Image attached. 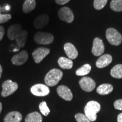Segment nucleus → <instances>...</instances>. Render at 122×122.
<instances>
[{
  "instance_id": "1",
  "label": "nucleus",
  "mask_w": 122,
  "mask_h": 122,
  "mask_svg": "<svg viewBox=\"0 0 122 122\" xmlns=\"http://www.w3.org/2000/svg\"><path fill=\"white\" fill-rule=\"evenodd\" d=\"M63 77V72L61 70L53 68L46 75L44 81L47 86H53L59 83Z\"/></svg>"
},
{
  "instance_id": "2",
  "label": "nucleus",
  "mask_w": 122,
  "mask_h": 122,
  "mask_svg": "<svg viewBox=\"0 0 122 122\" xmlns=\"http://www.w3.org/2000/svg\"><path fill=\"white\" fill-rule=\"evenodd\" d=\"M101 110V105L94 101L88 102L84 108L85 115L91 122L95 121L97 119V113Z\"/></svg>"
},
{
  "instance_id": "3",
  "label": "nucleus",
  "mask_w": 122,
  "mask_h": 122,
  "mask_svg": "<svg viewBox=\"0 0 122 122\" xmlns=\"http://www.w3.org/2000/svg\"><path fill=\"white\" fill-rule=\"evenodd\" d=\"M106 37L107 41L111 45L118 46L122 42V36L115 29L108 28L106 32Z\"/></svg>"
},
{
  "instance_id": "4",
  "label": "nucleus",
  "mask_w": 122,
  "mask_h": 122,
  "mask_svg": "<svg viewBox=\"0 0 122 122\" xmlns=\"http://www.w3.org/2000/svg\"><path fill=\"white\" fill-rule=\"evenodd\" d=\"M54 39V36L50 33L38 32L34 35V41L38 44L48 45L52 43Z\"/></svg>"
},
{
  "instance_id": "5",
  "label": "nucleus",
  "mask_w": 122,
  "mask_h": 122,
  "mask_svg": "<svg viewBox=\"0 0 122 122\" xmlns=\"http://www.w3.org/2000/svg\"><path fill=\"white\" fill-rule=\"evenodd\" d=\"M2 91L1 96L6 97L13 94L18 88V84L11 80H7L4 82L2 85Z\"/></svg>"
},
{
  "instance_id": "6",
  "label": "nucleus",
  "mask_w": 122,
  "mask_h": 122,
  "mask_svg": "<svg viewBox=\"0 0 122 122\" xmlns=\"http://www.w3.org/2000/svg\"><path fill=\"white\" fill-rule=\"evenodd\" d=\"M30 92L36 96L44 97L49 94L50 89L47 85L42 84H37L32 86Z\"/></svg>"
},
{
  "instance_id": "7",
  "label": "nucleus",
  "mask_w": 122,
  "mask_h": 122,
  "mask_svg": "<svg viewBox=\"0 0 122 122\" xmlns=\"http://www.w3.org/2000/svg\"><path fill=\"white\" fill-rule=\"evenodd\" d=\"M59 18L61 20L65 21L68 23H72L74 19V15L72 10L67 7H63L59 10Z\"/></svg>"
},
{
  "instance_id": "8",
  "label": "nucleus",
  "mask_w": 122,
  "mask_h": 122,
  "mask_svg": "<svg viewBox=\"0 0 122 122\" xmlns=\"http://www.w3.org/2000/svg\"><path fill=\"white\" fill-rule=\"evenodd\" d=\"M49 49L46 48H38L36 49L32 53L33 58L36 63H40L44 58L46 57L50 53Z\"/></svg>"
},
{
  "instance_id": "9",
  "label": "nucleus",
  "mask_w": 122,
  "mask_h": 122,
  "mask_svg": "<svg viewBox=\"0 0 122 122\" xmlns=\"http://www.w3.org/2000/svg\"><path fill=\"white\" fill-rule=\"evenodd\" d=\"M81 88L85 92H90L95 88L96 83L92 79L89 77H84L79 81Z\"/></svg>"
},
{
  "instance_id": "10",
  "label": "nucleus",
  "mask_w": 122,
  "mask_h": 122,
  "mask_svg": "<svg viewBox=\"0 0 122 122\" xmlns=\"http://www.w3.org/2000/svg\"><path fill=\"white\" fill-rule=\"evenodd\" d=\"M105 51V46L103 42L100 38L96 37L94 39L92 52L94 56H100L102 55Z\"/></svg>"
},
{
  "instance_id": "11",
  "label": "nucleus",
  "mask_w": 122,
  "mask_h": 122,
  "mask_svg": "<svg viewBox=\"0 0 122 122\" xmlns=\"http://www.w3.org/2000/svg\"><path fill=\"white\" fill-rule=\"evenodd\" d=\"M28 58V52L26 50H22V51L14 55L11 58V62L13 65L21 66L27 62Z\"/></svg>"
},
{
  "instance_id": "12",
  "label": "nucleus",
  "mask_w": 122,
  "mask_h": 122,
  "mask_svg": "<svg viewBox=\"0 0 122 122\" xmlns=\"http://www.w3.org/2000/svg\"><path fill=\"white\" fill-rule=\"evenodd\" d=\"M57 93L63 100L67 101L72 100L73 94L71 90L65 85H60L57 89Z\"/></svg>"
},
{
  "instance_id": "13",
  "label": "nucleus",
  "mask_w": 122,
  "mask_h": 122,
  "mask_svg": "<svg viewBox=\"0 0 122 122\" xmlns=\"http://www.w3.org/2000/svg\"><path fill=\"white\" fill-rule=\"evenodd\" d=\"M22 31V25L19 24H15L9 27L7 30V35L10 40H14L16 39L20 33Z\"/></svg>"
},
{
  "instance_id": "14",
  "label": "nucleus",
  "mask_w": 122,
  "mask_h": 122,
  "mask_svg": "<svg viewBox=\"0 0 122 122\" xmlns=\"http://www.w3.org/2000/svg\"><path fill=\"white\" fill-rule=\"evenodd\" d=\"M49 22V17L47 14H42L38 16L35 19L33 25L35 28L37 29H41L45 26Z\"/></svg>"
},
{
  "instance_id": "15",
  "label": "nucleus",
  "mask_w": 122,
  "mask_h": 122,
  "mask_svg": "<svg viewBox=\"0 0 122 122\" xmlns=\"http://www.w3.org/2000/svg\"><path fill=\"white\" fill-rule=\"evenodd\" d=\"M64 50L68 58L75 59L78 56V51L72 44L67 42L64 45Z\"/></svg>"
},
{
  "instance_id": "16",
  "label": "nucleus",
  "mask_w": 122,
  "mask_h": 122,
  "mask_svg": "<svg viewBox=\"0 0 122 122\" xmlns=\"http://www.w3.org/2000/svg\"><path fill=\"white\" fill-rule=\"evenodd\" d=\"M112 61V58L110 54H104L98 59L96 62V66L98 68H102L107 66L111 63Z\"/></svg>"
},
{
  "instance_id": "17",
  "label": "nucleus",
  "mask_w": 122,
  "mask_h": 122,
  "mask_svg": "<svg viewBox=\"0 0 122 122\" xmlns=\"http://www.w3.org/2000/svg\"><path fill=\"white\" fill-rule=\"evenodd\" d=\"M22 120V114L18 111H12L6 115L4 122H20Z\"/></svg>"
},
{
  "instance_id": "18",
  "label": "nucleus",
  "mask_w": 122,
  "mask_h": 122,
  "mask_svg": "<svg viewBox=\"0 0 122 122\" xmlns=\"http://www.w3.org/2000/svg\"><path fill=\"white\" fill-rule=\"evenodd\" d=\"M58 63L61 68L63 69H71L73 67V62L67 58L61 57L58 60Z\"/></svg>"
},
{
  "instance_id": "19",
  "label": "nucleus",
  "mask_w": 122,
  "mask_h": 122,
  "mask_svg": "<svg viewBox=\"0 0 122 122\" xmlns=\"http://www.w3.org/2000/svg\"><path fill=\"white\" fill-rule=\"evenodd\" d=\"M113 91V86L109 84H103L97 88V92L101 95H106Z\"/></svg>"
},
{
  "instance_id": "20",
  "label": "nucleus",
  "mask_w": 122,
  "mask_h": 122,
  "mask_svg": "<svg viewBox=\"0 0 122 122\" xmlns=\"http://www.w3.org/2000/svg\"><path fill=\"white\" fill-rule=\"evenodd\" d=\"M36 6L35 0H25L23 5V11L25 14H28L35 9Z\"/></svg>"
},
{
  "instance_id": "21",
  "label": "nucleus",
  "mask_w": 122,
  "mask_h": 122,
  "mask_svg": "<svg viewBox=\"0 0 122 122\" xmlns=\"http://www.w3.org/2000/svg\"><path fill=\"white\" fill-rule=\"evenodd\" d=\"M27 37H28V32L25 30H22V31L20 33V34L15 39L20 48H23L25 46Z\"/></svg>"
},
{
  "instance_id": "22",
  "label": "nucleus",
  "mask_w": 122,
  "mask_h": 122,
  "mask_svg": "<svg viewBox=\"0 0 122 122\" xmlns=\"http://www.w3.org/2000/svg\"><path fill=\"white\" fill-rule=\"evenodd\" d=\"M42 117L38 112L29 114L25 119V122H42Z\"/></svg>"
},
{
  "instance_id": "23",
  "label": "nucleus",
  "mask_w": 122,
  "mask_h": 122,
  "mask_svg": "<svg viewBox=\"0 0 122 122\" xmlns=\"http://www.w3.org/2000/svg\"><path fill=\"white\" fill-rule=\"evenodd\" d=\"M110 74L112 77L116 79L122 78V65L118 64L115 65L111 70Z\"/></svg>"
},
{
  "instance_id": "24",
  "label": "nucleus",
  "mask_w": 122,
  "mask_h": 122,
  "mask_svg": "<svg viewBox=\"0 0 122 122\" xmlns=\"http://www.w3.org/2000/svg\"><path fill=\"white\" fill-rule=\"evenodd\" d=\"M91 66L89 64H85L76 71V74L77 76H84L91 72Z\"/></svg>"
},
{
  "instance_id": "25",
  "label": "nucleus",
  "mask_w": 122,
  "mask_h": 122,
  "mask_svg": "<svg viewBox=\"0 0 122 122\" xmlns=\"http://www.w3.org/2000/svg\"><path fill=\"white\" fill-rule=\"evenodd\" d=\"M110 7L114 11H122V0H112L110 2Z\"/></svg>"
},
{
  "instance_id": "26",
  "label": "nucleus",
  "mask_w": 122,
  "mask_h": 122,
  "mask_svg": "<svg viewBox=\"0 0 122 122\" xmlns=\"http://www.w3.org/2000/svg\"><path fill=\"white\" fill-rule=\"evenodd\" d=\"M39 109L42 115L44 116H48L50 113V110L47 106L46 102L45 101H42V102L40 103Z\"/></svg>"
},
{
  "instance_id": "27",
  "label": "nucleus",
  "mask_w": 122,
  "mask_h": 122,
  "mask_svg": "<svg viewBox=\"0 0 122 122\" xmlns=\"http://www.w3.org/2000/svg\"><path fill=\"white\" fill-rule=\"evenodd\" d=\"M107 2V0H94L93 5L96 10H101Z\"/></svg>"
},
{
  "instance_id": "28",
  "label": "nucleus",
  "mask_w": 122,
  "mask_h": 122,
  "mask_svg": "<svg viewBox=\"0 0 122 122\" xmlns=\"http://www.w3.org/2000/svg\"><path fill=\"white\" fill-rule=\"evenodd\" d=\"M75 118L77 122H91L89 119L85 116V115L81 113L76 114Z\"/></svg>"
},
{
  "instance_id": "29",
  "label": "nucleus",
  "mask_w": 122,
  "mask_h": 122,
  "mask_svg": "<svg viewBox=\"0 0 122 122\" xmlns=\"http://www.w3.org/2000/svg\"><path fill=\"white\" fill-rule=\"evenodd\" d=\"M11 15L9 14H0V24L5 23L8 22L11 18Z\"/></svg>"
},
{
  "instance_id": "30",
  "label": "nucleus",
  "mask_w": 122,
  "mask_h": 122,
  "mask_svg": "<svg viewBox=\"0 0 122 122\" xmlns=\"http://www.w3.org/2000/svg\"><path fill=\"white\" fill-rule=\"evenodd\" d=\"M114 107L119 110H122V99L115 101L114 103Z\"/></svg>"
},
{
  "instance_id": "31",
  "label": "nucleus",
  "mask_w": 122,
  "mask_h": 122,
  "mask_svg": "<svg viewBox=\"0 0 122 122\" xmlns=\"http://www.w3.org/2000/svg\"><path fill=\"white\" fill-rule=\"evenodd\" d=\"M5 34V28L3 26L0 25V41L2 40Z\"/></svg>"
},
{
  "instance_id": "32",
  "label": "nucleus",
  "mask_w": 122,
  "mask_h": 122,
  "mask_svg": "<svg viewBox=\"0 0 122 122\" xmlns=\"http://www.w3.org/2000/svg\"><path fill=\"white\" fill-rule=\"evenodd\" d=\"M55 1L58 5H65L69 2L70 0H55Z\"/></svg>"
},
{
  "instance_id": "33",
  "label": "nucleus",
  "mask_w": 122,
  "mask_h": 122,
  "mask_svg": "<svg viewBox=\"0 0 122 122\" xmlns=\"http://www.w3.org/2000/svg\"><path fill=\"white\" fill-rule=\"evenodd\" d=\"M117 121H118V122H122V113H120L118 115Z\"/></svg>"
},
{
  "instance_id": "34",
  "label": "nucleus",
  "mask_w": 122,
  "mask_h": 122,
  "mask_svg": "<svg viewBox=\"0 0 122 122\" xmlns=\"http://www.w3.org/2000/svg\"><path fill=\"white\" fill-rule=\"evenodd\" d=\"M2 66L0 65V78H1V76H2Z\"/></svg>"
},
{
  "instance_id": "35",
  "label": "nucleus",
  "mask_w": 122,
  "mask_h": 122,
  "mask_svg": "<svg viewBox=\"0 0 122 122\" xmlns=\"http://www.w3.org/2000/svg\"><path fill=\"white\" fill-rule=\"evenodd\" d=\"M2 103L0 102V113H1V111H2Z\"/></svg>"
},
{
  "instance_id": "36",
  "label": "nucleus",
  "mask_w": 122,
  "mask_h": 122,
  "mask_svg": "<svg viewBox=\"0 0 122 122\" xmlns=\"http://www.w3.org/2000/svg\"><path fill=\"white\" fill-rule=\"evenodd\" d=\"M1 11H2V8H1V6H0V14H1Z\"/></svg>"
}]
</instances>
